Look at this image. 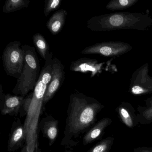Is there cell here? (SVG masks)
Masks as SVG:
<instances>
[{"instance_id": "6da1fadb", "label": "cell", "mask_w": 152, "mask_h": 152, "mask_svg": "<svg viewBox=\"0 0 152 152\" xmlns=\"http://www.w3.org/2000/svg\"><path fill=\"white\" fill-rule=\"evenodd\" d=\"M104 107L96 99L80 92L71 94L61 145H78L79 139L96 124L98 114Z\"/></svg>"}, {"instance_id": "7a4b0ae2", "label": "cell", "mask_w": 152, "mask_h": 152, "mask_svg": "<svg viewBox=\"0 0 152 152\" xmlns=\"http://www.w3.org/2000/svg\"><path fill=\"white\" fill-rule=\"evenodd\" d=\"M53 59L52 53H50L45 61L34 90L26 97L27 113L24 127L26 134V145L30 152H34L39 148L38 142L39 119L43 112L44 97L52 78Z\"/></svg>"}, {"instance_id": "3957f363", "label": "cell", "mask_w": 152, "mask_h": 152, "mask_svg": "<svg viewBox=\"0 0 152 152\" xmlns=\"http://www.w3.org/2000/svg\"><path fill=\"white\" fill-rule=\"evenodd\" d=\"M22 47L24 52V65L12 92L15 95L26 97L36 86L40 73V66L34 47L27 45Z\"/></svg>"}, {"instance_id": "277c9868", "label": "cell", "mask_w": 152, "mask_h": 152, "mask_svg": "<svg viewBox=\"0 0 152 152\" xmlns=\"http://www.w3.org/2000/svg\"><path fill=\"white\" fill-rule=\"evenodd\" d=\"M2 60L7 74L18 79L23 71L25 62L24 52L21 42L15 41L9 43L3 51Z\"/></svg>"}, {"instance_id": "5b68a950", "label": "cell", "mask_w": 152, "mask_h": 152, "mask_svg": "<svg viewBox=\"0 0 152 152\" xmlns=\"http://www.w3.org/2000/svg\"><path fill=\"white\" fill-rule=\"evenodd\" d=\"M26 97L10 94H4L2 87L0 89V110L2 115H9L16 116L20 114V116L26 115L24 103Z\"/></svg>"}, {"instance_id": "8992f818", "label": "cell", "mask_w": 152, "mask_h": 152, "mask_svg": "<svg viewBox=\"0 0 152 152\" xmlns=\"http://www.w3.org/2000/svg\"><path fill=\"white\" fill-rule=\"evenodd\" d=\"M52 78L48 86L44 97V106L55 96L62 86L65 78L64 66L61 61L57 58L53 59Z\"/></svg>"}, {"instance_id": "52a82bcc", "label": "cell", "mask_w": 152, "mask_h": 152, "mask_svg": "<svg viewBox=\"0 0 152 152\" xmlns=\"http://www.w3.org/2000/svg\"><path fill=\"white\" fill-rule=\"evenodd\" d=\"M127 49V45L121 43L103 42L87 47L82 50L81 53L83 55L99 54L109 56L123 54Z\"/></svg>"}, {"instance_id": "ba28073f", "label": "cell", "mask_w": 152, "mask_h": 152, "mask_svg": "<svg viewBox=\"0 0 152 152\" xmlns=\"http://www.w3.org/2000/svg\"><path fill=\"white\" fill-rule=\"evenodd\" d=\"M26 137L24 124L20 118H16L13 122L8 142L7 151L13 152L24 146Z\"/></svg>"}, {"instance_id": "9c48e42d", "label": "cell", "mask_w": 152, "mask_h": 152, "mask_svg": "<svg viewBox=\"0 0 152 152\" xmlns=\"http://www.w3.org/2000/svg\"><path fill=\"white\" fill-rule=\"evenodd\" d=\"M58 125V121L51 115H47L39 122V129L42 132L43 137L48 140L50 146L54 144L57 137Z\"/></svg>"}, {"instance_id": "30bf717a", "label": "cell", "mask_w": 152, "mask_h": 152, "mask_svg": "<svg viewBox=\"0 0 152 152\" xmlns=\"http://www.w3.org/2000/svg\"><path fill=\"white\" fill-rule=\"evenodd\" d=\"M115 111L121 121L128 128L133 129L139 124L136 111L129 103L122 102L115 108Z\"/></svg>"}, {"instance_id": "8fae6325", "label": "cell", "mask_w": 152, "mask_h": 152, "mask_svg": "<svg viewBox=\"0 0 152 152\" xmlns=\"http://www.w3.org/2000/svg\"><path fill=\"white\" fill-rule=\"evenodd\" d=\"M112 123V120L109 117H105L99 121L84 134L83 138V145H86L100 139L105 129Z\"/></svg>"}, {"instance_id": "7c38bea8", "label": "cell", "mask_w": 152, "mask_h": 152, "mask_svg": "<svg viewBox=\"0 0 152 152\" xmlns=\"http://www.w3.org/2000/svg\"><path fill=\"white\" fill-rule=\"evenodd\" d=\"M94 59L82 58L72 62L70 70L72 72L85 73L91 72V77L94 76L99 69V65Z\"/></svg>"}, {"instance_id": "4fadbf2b", "label": "cell", "mask_w": 152, "mask_h": 152, "mask_svg": "<svg viewBox=\"0 0 152 152\" xmlns=\"http://www.w3.org/2000/svg\"><path fill=\"white\" fill-rule=\"evenodd\" d=\"M67 15L66 10L62 9L56 11L50 17L46 24V26L52 35H57L62 31Z\"/></svg>"}, {"instance_id": "5bb4252c", "label": "cell", "mask_w": 152, "mask_h": 152, "mask_svg": "<svg viewBox=\"0 0 152 152\" xmlns=\"http://www.w3.org/2000/svg\"><path fill=\"white\" fill-rule=\"evenodd\" d=\"M137 116L139 123L141 124L152 123V97L145 101V106H139L137 108Z\"/></svg>"}, {"instance_id": "9a60e30c", "label": "cell", "mask_w": 152, "mask_h": 152, "mask_svg": "<svg viewBox=\"0 0 152 152\" xmlns=\"http://www.w3.org/2000/svg\"><path fill=\"white\" fill-rule=\"evenodd\" d=\"M32 40L34 44L41 57L46 61L48 56L50 53L49 52L48 44L46 39L42 34L38 33L33 35Z\"/></svg>"}, {"instance_id": "2e32d148", "label": "cell", "mask_w": 152, "mask_h": 152, "mask_svg": "<svg viewBox=\"0 0 152 152\" xmlns=\"http://www.w3.org/2000/svg\"><path fill=\"white\" fill-rule=\"evenodd\" d=\"M30 1L29 0H7L3 6L4 13H12L28 7Z\"/></svg>"}, {"instance_id": "e0dca14e", "label": "cell", "mask_w": 152, "mask_h": 152, "mask_svg": "<svg viewBox=\"0 0 152 152\" xmlns=\"http://www.w3.org/2000/svg\"><path fill=\"white\" fill-rule=\"evenodd\" d=\"M114 140L113 137H107L98 142L87 152H110Z\"/></svg>"}, {"instance_id": "ac0fdd59", "label": "cell", "mask_w": 152, "mask_h": 152, "mask_svg": "<svg viewBox=\"0 0 152 152\" xmlns=\"http://www.w3.org/2000/svg\"><path fill=\"white\" fill-rule=\"evenodd\" d=\"M137 2L133 0H119L111 1L107 6V8L113 10L124 9L129 7Z\"/></svg>"}, {"instance_id": "d6986e66", "label": "cell", "mask_w": 152, "mask_h": 152, "mask_svg": "<svg viewBox=\"0 0 152 152\" xmlns=\"http://www.w3.org/2000/svg\"><path fill=\"white\" fill-rule=\"evenodd\" d=\"M62 0H46L44 9V14L47 17L52 11L56 10L60 7Z\"/></svg>"}, {"instance_id": "ffe728a7", "label": "cell", "mask_w": 152, "mask_h": 152, "mask_svg": "<svg viewBox=\"0 0 152 152\" xmlns=\"http://www.w3.org/2000/svg\"><path fill=\"white\" fill-rule=\"evenodd\" d=\"M132 92L134 95H138L145 94L143 88L139 86H134L132 88Z\"/></svg>"}, {"instance_id": "44dd1931", "label": "cell", "mask_w": 152, "mask_h": 152, "mask_svg": "<svg viewBox=\"0 0 152 152\" xmlns=\"http://www.w3.org/2000/svg\"><path fill=\"white\" fill-rule=\"evenodd\" d=\"M134 152H152V147H141L134 149Z\"/></svg>"}, {"instance_id": "7402d4cb", "label": "cell", "mask_w": 152, "mask_h": 152, "mask_svg": "<svg viewBox=\"0 0 152 152\" xmlns=\"http://www.w3.org/2000/svg\"><path fill=\"white\" fill-rule=\"evenodd\" d=\"M20 152H30L28 151L27 145H26V144L22 148V150H21ZM34 152H41V149H40L39 148H38Z\"/></svg>"}, {"instance_id": "603a6c76", "label": "cell", "mask_w": 152, "mask_h": 152, "mask_svg": "<svg viewBox=\"0 0 152 152\" xmlns=\"http://www.w3.org/2000/svg\"></svg>"}]
</instances>
